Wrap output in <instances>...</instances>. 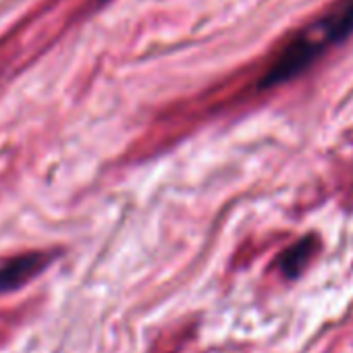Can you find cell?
<instances>
[{
	"instance_id": "obj_1",
	"label": "cell",
	"mask_w": 353,
	"mask_h": 353,
	"mask_svg": "<svg viewBox=\"0 0 353 353\" xmlns=\"http://www.w3.org/2000/svg\"><path fill=\"white\" fill-rule=\"evenodd\" d=\"M353 34V0H336L276 54L258 81L260 90L279 88L307 71L324 52Z\"/></svg>"
},
{
	"instance_id": "obj_3",
	"label": "cell",
	"mask_w": 353,
	"mask_h": 353,
	"mask_svg": "<svg viewBox=\"0 0 353 353\" xmlns=\"http://www.w3.org/2000/svg\"><path fill=\"white\" fill-rule=\"evenodd\" d=\"M318 248V239L314 235H305L299 241H295L291 248H287L281 258H279V270L287 276V279H297L303 268L307 266V262L312 260V256L316 254Z\"/></svg>"
},
{
	"instance_id": "obj_4",
	"label": "cell",
	"mask_w": 353,
	"mask_h": 353,
	"mask_svg": "<svg viewBox=\"0 0 353 353\" xmlns=\"http://www.w3.org/2000/svg\"><path fill=\"white\" fill-rule=\"evenodd\" d=\"M102 3H106V0H102Z\"/></svg>"
},
{
	"instance_id": "obj_2",
	"label": "cell",
	"mask_w": 353,
	"mask_h": 353,
	"mask_svg": "<svg viewBox=\"0 0 353 353\" xmlns=\"http://www.w3.org/2000/svg\"><path fill=\"white\" fill-rule=\"evenodd\" d=\"M52 260L54 254L50 252H28L3 262L0 264V295L26 287L34 276L42 274Z\"/></svg>"
}]
</instances>
